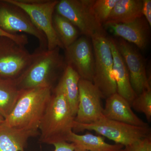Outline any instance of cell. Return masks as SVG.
<instances>
[{"mask_svg":"<svg viewBox=\"0 0 151 151\" xmlns=\"http://www.w3.org/2000/svg\"><path fill=\"white\" fill-rule=\"evenodd\" d=\"M0 37H6L10 38L19 43L25 45L28 43L27 36L24 35H12L4 31L0 27Z\"/></svg>","mask_w":151,"mask_h":151,"instance_id":"25","label":"cell"},{"mask_svg":"<svg viewBox=\"0 0 151 151\" xmlns=\"http://www.w3.org/2000/svg\"><path fill=\"white\" fill-rule=\"evenodd\" d=\"M73 130L77 132L94 131L124 147L151 136L149 126L142 127L113 121L103 117L92 124H83L74 122Z\"/></svg>","mask_w":151,"mask_h":151,"instance_id":"5","label":"cell"},{"mask_svg":"<svg viewBox=\"0 0 151 151\" xmlns=\"http://www.w3.org/2000/svg\"><path fill=\"white\" fill-rule=\"evenodd\" d=\"M80 78V76L73 68L67 65L54 89L64 94L75 117L78 110V83Z\"/></svg>","mask_w":151,"mask_h":151,"instance_id":"17","label":"cell"},{"mask_svg":"<svg viewBox=\"0 0 151 151\" xmlns=\"http://www.w3.org/2000/svg\"><path fill=\"white\" fill-rule=\"evenodd\" d=\"M116 46L127 65L130 82L136 95L151 89L146 71L145 59L142 54L129 42L120 38L115 39Z\"/></svg>","mask_w":151,"mask_h":151,"instance_id":"10","label":"cell"},{"mask_svg":"<svg viewBox=\"0 0 151 151\" xmlns=\"http://www.w3.org/2000/svg\"><path fill=\"white\" fill-rule=\"evenodd\" d=\"M38 133L10 127L4 121L0 124V151H24L28 140Z\"/></svg>","mask_w":151,"mask_h":151,"instance_id":"16","label":"cell"},{"mask_svg":"<svg viewBox=\"0 0 151 151\" xmlns=\"http://www.w3.org/2000/svg\"><path fill=\"white\" fill-rule=\"evenodd\" d=\"M55 147L54 151H74L75 145L72 143L62 142L53 145Z\"/></svg>","mask_w":151,"mask_h":151,"instance_id":"27","label":"cell"},{"mask_svg":"<svg viewBox=\"0 0 151 151\" xmlns=\"http://www.w3.org/2000/svg\"><path fill=\"white\" fill-rule=\"evenodd\" d=\"M52 89L45 86L21 90L16 104L4 123L10 127L38 132L52 95Z\"/></svg>","mask_w":151,"mask_h":151,"instance_id":"1","label":"cell"},{"mask_svg":"<svg viewBox=\"0 0 151 151\" xmlns=\"http://www.w3.org/2000/svg\"><path fill=\"white\" fill-rule=\"evenodd\" d=\"M142 14L146 21L151 26V1L143 0Z\"/></svg>","mask_w":151,"mask_h":151,"instance_id":"26","label":"cell"},{"mask_svg":"<svg viewBox=\"0 0 151 151\" xmlns=\"http://www.w3.org/2000/svg\"><path fill=\"white\" fill-rule=\"evenodd\" d=\"M86 36L79 37L65 49L66 65L73 68L81 78L93 82L94 57L92 42Z\"/></svg>","mask_w":151,"mask_h":151,"instance_id":"12","label":"cell"},{"mask_svg":"<svg viewBox=\"0 0 151 151\" xmlns=\"http://www.w3.org/2000/svg\"><path fill=\"white\" fill-rule=\"evenodd\" d=\"M68 142L73 143L78 148L87 151H120L124 147L119 144H108L103 137L88 133L79 135L72 132Z\"/></svg>","mask_w":151,"mask_h":151,"instance_id":"19","label":"cell"},{"mask_svg":"<svg viewBox=\"0 0 151 151\" xmlns=\"http://www.w3.org/2000/svg\"><path fill=\"white\" fill-rule=\"evenodd\" d=\"M0 27L12 35L24 32L38 40L41 49H47L45 35L35 25L28 14L18 6L6 0L0 2Z\"/></svg>","mask_w":151,"mask_h":151,"instance_id":"9","label":"cell"},{"mask_svg":"<svg viewBox=\"0 0 151 151\" xmlns=\"http://www.w3.org/2000/svg\"><path fill=\"white\" fill-rule=\"evenodd\" d=\"M132 108L128 101L117 92L106 98L103 116L107 119L134 126H148L134 113Z\"/></svg>","mask_w":151,"mask_h":151,"instance_id":"14","label":"cell"},{"mask_svg":"<svg viewBox=\"0 0 151 151\" xmlns=\"http://www.w3.org/2000/svg\"><path fill=\"white\" fill-rule=\"evenodd\" d=\"M109 40L113 57V73L117 85V92L131 105L137 95L131 85L128 68L117 48L115 39L109 37Z\"/></svg>","mask_w":151,"mask_h":151,"instance_id":"15","label":"cell"},{"mask_svg":"<svg viewBox=\"0 0 151 151\" xmlns=\"http://www.w3.org/2000/svg\"><path fill=\"white\" fill-rule=\"evenodd\" d=\"M4 118L0 115V124H1V123H2L3 122H4Z\"/></svg>","mask_w":151,"mask_h":151,"instance_id":"29","label":"cell"},{"mask_svg":"<svg viewBox=\"0 0 151 151\" xmlns=\"http://www.w3.org/2000/svg\"><path fill=\"white\" fill-rule=\"evenodd\" d=\"M21 92L17 80L0 78V115L4 119L12 111Z\"/></svg>","mask_w":151,"mask_h":151,"instance_id":"20","label":"cell"},{"mask_svg":"<svg viewBox=\"0 0 151 151\" xmlns=\"http://www.w3.org/2000/svg\"><path fill=\"white\" fill-rule=\"evenodd\" d=\"M120 151H151V136L131 145L124 147Z\"/></svg>","mask_w":151,"mask_h":151,"instance_id":"24","label":"cell"},{"mask_svg":"<svg viewBox=\"0 0 151 151\" xmlns=\"http://www.w3.org/2000/svg\"><path fill=\"white\" fill-rule=\"evenodd\" d=\"M79 99L75 122L89 124L104 117L100 92L92 81L80 78L78 83Z\"/></svg>","mask_w":151,"mask_h":151,"instance_id":"11","label":"cell"},{"mask_svg":"<svg viewBox=\"0 0 151 151\" xmlns=\"http://www.w3.org/2000/svg\"><path fill=\"white\" fill-rule=\"evenodd\" d=\"M23 9L33 23L46 36L47 49L63 48L54 29L52 17L57 0H6Z\"/></svg>","mask_w":151,"mask_h":151,"instance_id":"6","label":"cell"},{"mask_svg":"<svg viewBox=\"0 0 151 151\" xmlns=\"http://www.w3.org/2000/svg\"><path fill=\"white\" fill-rule=\"evenodd\" d=\"M118 0H94L92 6L94 15L98 22L103 25L109 16Z\"/></svg>","mask_w":151,"mask_h":151,"instance_id":"22","label":"cell"},{"mask_svg":"<svg viewBox=\"0 0 151 151\" xmlns=\"http://www.w3.org/2000/svg\"><path fill=\"white\" fill-rule=\"evenodd\" d=\"M132 108L137 112L143 113L147 120H151V89H147L137 95L131 104Z\"/></svg>","mask_w":151,"mask_h":151,"instance_id":"23","label":"cell"},{"mask_svg":"<svg viewBox=\"0 0 151 151\" xmlns=\"http://www.w3.org/2000/svg\"><path fill=\"white\" fill-rule=\"evenodd\" d=\"M103 27L115 36L134 44L140 49L145 50L148 46L151 27L143 16L127 23L106 22Z\"/></svg>","mask_w":151,"mask_h":151,"instance_id":"13","label":"cell"},{"mask_svg":"<svg viewBox=\"0 0 151 151\" xmlns=\"http://www.w3.org/2000/svg\"><path fill=\"white\" fill-rule=\"evenodd\" d=\"M35 52L10 38L0 37V78L17 80L29 67Z\"/></svg>","mask_w":151,"mask_h":151,"instance_id":"8","label":"cell"},{"mask_svg":"<svg viewBox=\"0 0 151 151\" xmlns=\"http://www.w3.org/2000/svg\"><path fill=\"white\" fill-rule=\"evenodd\" d=\"M74 151H87L85 150H82V149L78 148L77 147H75V150H74Z\"/></svg>","mask_w":151,"mask_h":151,"instance_id":"28","label":"cell"},{"mask_svg":"<svg viewBox=\"0 0 151 151\" xmlns=\"http://www.w3.org/2000/svg\"><path fill=\"white\" fill-rule=\"evenodd\" d=\"M61 48L41 49L35 50V55L31 64L17 80L20 90L50 86L60 72L63 73L66 63L60 52Z\"/></svg>","mask_w":151,"mask_h":151,"instance_id":"3","label":"cell"},{"mask_svg":"<svg viewBox=\"0 0 151 151\" xmlns=\"http://www.w3.org/2000/svg\"><path fill=\"white\" fill-rule=\"evenodd\" d=\"M74 122L75 116L64 94L53 89L39 127L40 142L52 145L68 142L73 132Z\"/></svg>","mask_w":151,"mask_h":151,"instance_id":"2","label":"cell"},{"mask_svg":"<svg viewBox=\"0 0 151 151\" xmlns=\"http://www.w3.org/2000/svg\"><path fill=\"white\" fill-rule=\"evenodd\" d=\"M91 38L94 57L93 83L102 98L106 99L117 91L109 37L104 31L94 35Z\"/></svg>","mask_w":151,"mask_h":151,"instance_id":"4","label":"cell"},{"mask_svg":"<svg viewBox=\"0 0 151 151\" xmlns=\"http://www.w3.org/2000/svg\"><path fill=\"white\" fill-rule=\"evenodd\" d=\"M142 7V0H118L105 23L124 24L134 21L143 16Z\"/></svg>","mask_w":151,"mask_h":151,"instance_id":"18","label":"cell"},{"mask_svg":"<svg viewBox=\"0 0 151 151\" xmlns=\"http://www.w3.org/2000/svg\"><path fill=\"white\" fill-rule=\"evenodd\" d=\"M54 29L64 49L79 38V31L75 26L64 17L54 13L52 17Z\"/></svg>","mask_w":151,"mask_h":151,"instance_id":"21","label":"cell"},{"mask_svg":"<svg viewBox=\"0 0 151 151\" xmlns=\"http://www.w3.org/2000/svg\"><path fill=\"white\" fill-rule=\"evenodd\" d=\"M94 0H60L57 4L55 12L68 20L81 34L91 38L105 31L94 15Z\"/></svg>","mask_w":151,"mask_h":151,"instance_id":"7","label":"cell"}]
</instances>
